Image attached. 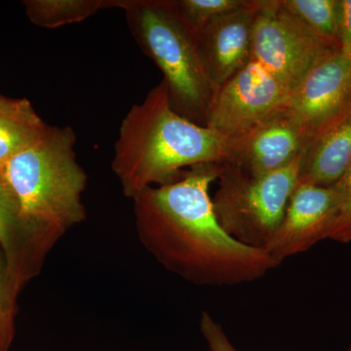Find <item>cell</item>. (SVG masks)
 <instances>
[{
	"mask_svg": "<svg viewBox=\"0 0 351 351\" xmlns=\"http://www.w3.org/2000/svg\"><path fill=\"white\" fill-rule=\"evenodd\" d=\"M350 351H351V348H350Z\"/></svg>",
	"mask_w": 351,
	"mask_h": 351,
	"instance_id": "cell-23",
	"label": "cell"
},
{
	"mask_svg": "<svg viewBox=\"0 0 351 351\" xmlns=\"http://www.w3.org/2000/svg\"><path fill=\"white\" fill-rule=\"evenodd\" d=\"M287 108L314 142L351 110V57L339 49L325 54L293 90Z\"/></svg>",
	"mask_w": 351,
	"mask_h": 351,
	"instance_id": "cell-10",
	"label": "cell"
},
{
	"mask_svg": "<svg viewBox=\"0 0 351 351\" xmlns=\"http://www.w3.org/2000/svg\"><path fill=\"white\" fill-rule=\"evenodd\" d=\"M228 140L171 107L165 83L130 108L119 129L112 167L126 197L179 180L186 168L223 162Z\"/></svg>",
	"mask_w": 351,
	"mask_h": 351,
	"instance_id": "cell-3",
	"label": "cell"
},
{
	"mask_svg": "<svg viewBox=\"0 0 351 351\" xmlns=\"http://www.w3.org/2000/svg\"><path fill=\"white\" fill-rule=\"evenodd\" d=\"M0 181H4L3 165H0Z\"/></svg>",
	"mask_w": 351,
	"mask_h": 351,
	"instance_id": "cell-22",
	"label": "cell"
},
{
	"mask_svg": "<svg viewBox=\"0 0 351 351\" xmlns=\"http://www.w3.org/2000/svg\"><path fill=\"white\" fill-rule=\"evenodd\" d=\"M48 127L31 101L0 94V165L36 144Z\"/></svg>",
	"mask_w": 351,
	"mask_h": 351,
	"instance_id": "cell-13",
	"label": "cell"
},
{
	"mask_svg": "<svg viewBox=\"0 0 351 351\" xmlns=\"http://www.w3.org/2000/svg\"><path fill=\"white\" fill-rule=\"evenodd\" d=\"M339 50L351 57V0H339Z\"/></svg>",
	"mask_w": 351,
	"mask_h": 351,
	"instance_id": "cell-21",
	"label": "cell"
},
{
	"mask_svg": "<svg viewBox=\"0 0 351 351\" xmlns=\"http://www.w3.org/2000/svg\"><path fill=\"white\" fill-rule=\"evenodd\" d=\"M132 36L163 75L171 107L204 126L213 90L201 61L197 38L176 0H117Z\"/></svg>",
	"mask_w": 351,
	"mask_h": 351,
	"instance_id": "cell-4",
	"label": "cell"
},
{
	"mask_svg": "<svg viewBox=\"0 0 351 351\" xmlns=\"http://www.w3.org/2000/svg\"><path fill=\"white\" fill-rule=\"evenodd\" d=\"M248 0H176L179 12L195 36L217 18L237 10Z\"/></svg>",
	"mask_w": 351,
	"mask_h": 351,
	"instance_id": "cell-17",
	"label": "cell"
},
{
	"mask_svg": "<svg viewBox=\"0 0 351 351\" xmlns=\"http://www.w3.org/2000/svg\"><path fill=\"white\" fill-rule=\"evenodd\" d=\"M5 261L0 256V351H8L14 338L16 298L6 282Z\"/></svg>",
	"mask_w": 351,
	"mask_h": 351,
	"instance_id": "cell-18",
	"label": "cell"
},
{
	"mask_svg": "<svg viewBox=\"0 0 351 351\" xmlns=\"http://www.w3.org/2000/svg\"><path fill=\"white\" fill-rule=\"evenodd\" d=\"M341 182L343 188V204L328 239L351 243V164Z\"/></svg>",
	"mask_w": 351,
	"mask_h": 351,
	"instance_id": "cell-19",
	"label": "cell"
},
{
	"mask_svg": "<svg viewBox=\"0 0 351 351\" xmlns=\"http://www.w3.org/2000/svg\"><path fill=\"white\" fill-rule=\"evenodd\" d=\"M200 331L210 351H239L230 343L223 327L206 311L201 314Z\"/></svg>",
	"mask_w": 351,
	"mask_h": 351,
	"instance_id": "cell-20",
	"label": "cell"
},
{
	"mask_svg": "<svg viewBox=\"0 0 351 351\" xmlns=\"http://www.w3.org/2000/svg\"><path fill=\"white\" fill-rule=\"evenodd\" d=\"M292 90L252 61L214 92L204 126L230 140L285 108Z\"/></svg>",
	"mask_w": 351,
	"mask_h": 351,
	"instance_id": "cell-7",
	"label": "cell"
},
{
	"mask_svg": "<svg viewBox=\"0 0 351 351\" xmlns=\"http://www.w3.org/2000/svg\"><path fill=\"white\" fill-rule=\"evenodd\" d=\"M309 31L339 49V0H280Z\"/></svg>",
	"mask_w": 351,
	"mask_h": 351,
	"instance_id": "cell-16",
	"label": "cell"
},
{
	"mask_svg": "<svg viewBox=\"0 0 351 351\" xmlns=\"http://www.w3.org/2000/svg\"><path fill=\"white\" fill-rule=\"evenodd\" d=\"M0 247L5 256L7 285L13 294L17 295L29 276L19 207L5 181H0Z\"/></svg>",
	"mask_w": 351,
	"mask_h": 351,
	"instance_id": "cell-14",
	"label": "cell"
},
{
	"mask_svg": "<svg viewBox=\"0 0 351 351\" xmlns=\"http://www.w3.org/2000/svg\"><path fill=\"white\" fill-rule=\"evenodd\" d=\"M304 154L282 169L265 175L221 167L212 202L223 230L237 241L263 250L282 221L299 182Z\"/></svg>",
	"mask_w": 351,
	"mask_h": 351,
	"instance_id": "cell-5",
	"label": "cell"
},
{
	"mask_svg": "<svg viewBox=\"0 0 351 351\" xmlns=\"http://www.w3.org/2000/svg\"><path fill=\"white\" fill-rule=\"evenodd\" d=\"M351 164V110L316 138L302 159L299 182L332 186Z\"/></svg>",
	"mask_w": 351,
	"mask_h": 351,
	"instance_id": "cell-12",
	"label": "cell"
},
{
	"mask_svg": "<svg viewBox=\"0 0 351 351\" xmlns=\"http://www.w3.org/2000/svg\"><path fill=\"white\" fill-rule=\"evenodd\" d=\"M313 143L306 127L286 106L228 140L226 157L219 165L246 174H269L304 156Z\"/></svg>",
	"mask_w": 351,
	"mask_h": 351,
	"instance_id": "cell-8",
	"label": "cell"
},
{
	"mask_svg": "<svg viewBox=\"0 0 351 351\" xmlns=\"http://www.w3.org/2000/svg\"><path fill=\"white\" fill-rule=\"evenodd\" d=\"M75 141L71 127L49 126L36 144L3 165L4 181L19 207L29 277L58 240L86 218L87 176L76 161Z\"/></svg>",
	"mask_w": 351,
	"mask_h": 351,
	"instance_id": "cell-2",
	"label": "cell"
},
{
	"mask_svg": "<svg viewBox=\"0 0 351 351\" xmlns=\"http://www.w3.org/2000/svg\"><path fill=\"white\" fill-rule=\"evenodd\" d=\"M332 47L295 19L280 0H260L252 38V60L291 90Z\"/></svg>",
	"mask_w": 351,
	"mask_h": 351,
	"instance_id": "cell-6",
	"label": "cell"
},
{
	"mask_svg": "<svg viewBox=\"0 0 351 351\" xmlns=\"http://www.w3.org/2000/svg\"><path fill=\"white\" fill-rule=\"evenodd\" d=\"M260 0L221 17L197 34L201 61L213 93L252 61V38Z\"/></svg>",
	"mask_w": 351,
	"mask_h": 351,
	"instance_id": "cell-11",
	"label": "cell"
},
{
	"mask_svg": "<svg viewBox=\"0 0 351 351\" xmlns=\"http://www.w3.org/2000/svg\"><path fill=\"white\" fill-rule=\"evenodd\" d=\"M343 199L341 181L327 186L299 182L288 201L276 234L263 251L279 267L287 258L328 239Z\"/></svg>",
	"mask_w": 351,
	"mask_h": 351,
	"instance_id": "cell-9",
	"label": "cell"
},
{
	"mask_svg": "<svg viewBox=\"0 0 351 351\" xmlns=\"http://www.w3.org/2000/svg\"><path fill=\"white\" fill-rule=\"evenodd\" d=\"M23 3L31 22L44 29L82 22L101 9L117 7V0H25Z\"/></svg>",
	"mask_w": 351,
	"mask_h": 351,
	"instance_id": "cell-15",
	"label": "cell"
},
{
	"mask_svg": "<svg viewBox=\"0 0 351 351\" xmlns=\"http://www.w3.org/2000/svg\"><path fill=\"white\" fill-rule=\"evenodd\" d=\"M221 166L200 164L179 180L134 198L141 243L166 269L198 286H237L278 265L263 249L237 241L219 225L209 195Z\"/></svg>",
	"mask_w": 351,
	"mask_h": 351,
	"instance_id": "cell-1",
	"label": "cell"
}]
</instances>
